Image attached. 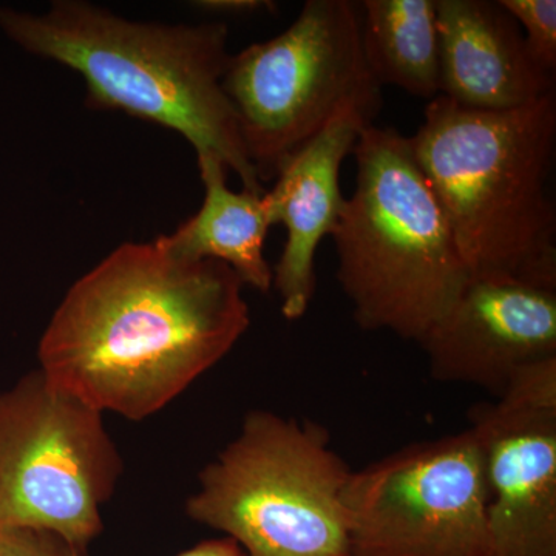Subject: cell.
I'll return each mask as SVG.
<instances>
[{
    "instance_id": "1",
    "label": "cell",
    "mask_w": 556,
    "mask_h": 556,
    "mask_svg": "<svg viewBox=\"0 0 556 556\" xmlns=\"http://www.w3.org/2000/svg\"><path fill=\"white\" fill-rule=\"evenodd\" d=\"M243 288L225 263L121 244L62 299L39 340V369L104 415L148 419L243 338Z\"/></svg>"
},
{
    "instance_id": "2",
    "label": "cell",
    "mask_w": 556,
    "mask_h": 556,
    "mask_svg": "<svg viewBox=\"0 0 556 556\" xmlns=\"http://www.w3.org/2000/svg\"><path fill=\"white\" fill-rule=\"evenodd\" d=\"M0 30L28 53L79 73L89 108L178 131L197 156H215L244 190L265 193L223 90L230 60L225 22H135L93 3L58 0L42 14L0 7Z\"/></svg>"
},
{
    "instance_id": "3",
    "label": "cell",
    "mask_w": 556,
    "mask_h": 556,
    "mask_svg": "<svg viewBox=\"0 0 556 556\" xmlns=\"http://www.w3.org/2000/svg\"><path fill=\"white\" fill-rule=\"evenodd\" d=\"M409 142L470 278L556 288L555 91L506 112L439 94Z\"/></svg>"
},
{
    "instance_id": "4",
    "label": "cell",
    "mask_w": 556,
    "mask_h": 556,
    "mask_svg": "<svg viewBox=\"0 0 556 556\" xmlns=\"http://www.w3.org/2000/svg\"><path fill=\"white\" fill-rule=\"evenodd\" d=\"M353 155L356 190L331 236L340 287L358 327L419 343L470 274L409 138L369 124Z\"/></svg>"
},
{
    "instance_id": "5",
    "label": "cell",
    "mask_w": 556,
    "mask_h": 556,
    "mask_svg": "<svg viewBox=\"0 0 556 556\" xmlns=\"http://www.w3.org/2000/svg\"><path fill=\"white\" fill-rule=\"evenodd\" d=\"M351 475L327 428L254 409L201 470L186 515L248 556H345Z\"/></svg>"
},
{
    "instance_id": "6",
    "label": "cell",
    "mask_w": 556,
    "mask_h": 556,
    "mask_svg": "<svg viewBox=\"0 0 556 556\" xmlns=\"http://www.w3.org/2000/svg\"><path fill=\"white\" fill-rule=\"evenodd\" d=\"M223 90L260 182L276 178L343 109L376 118L382 86L365 58L358 2L308 0L276 38L230 54Z\"/></svg>"
},
{
    "instance_id": "7",
    "label": "cell",
    "mask_w": 556,
    "mask_h": 556,
    "mask_svg": "<svg viewBox=\"0 0 556 556\" xmlns=\"http://www.w3.org/2000/svg\"><path fill=\"white\" fill-rule=\"evenodd\" d=\"M123 473L104 413L39 368L0 391V525L46 530L87 554Z\"/></svg>"
},
{
    "instance_id": "8",
    "label": "cell",
    "mask_w": 556,
    "mask_h": 556,
    "mask_svg": "<svg viewBox=\"0 0 556 556\" xmlns=\"http://www.w3.org/2000/svg\"><path fill=\"white\" fill-rule=\"evenodd\" d=\"M345 556H492L484 453L471 428L353 470Z\"/></svg>"
},
{
    "instance_id": "9",
    "label": "cell",
    "mask_w": 556,
    "mask_h": 556,
    "mask_svg": "<svg viewBox=\"0 0 556 556\" xmlns=\"http://www.w3.org/2000/svg\"><path fill=\"white\" fill-rule=\"evenodd\" d=\"M419 345L431 378L497 399L522 368L556 357V288L470 278Z\"/></svg>"
},
{
    "instance_id": "10",
    "label": "cell",
    "mask_w": 556,
    "mask_h": 556,
    "mask_svg": "<svg viewBox=\"0 0 556 556\" xmlns=\"http://www.w3.org/2000/svg\"><path fill=\"white\" fill-rule=\"evenodd\" d=\"M468 422L484 453L492 556H556V408L496 401Z\"/></svg>"
},
{
    "instance_id": "11",
    "label": "cell",
    "mask_w": 556,
    "mask_h": 556,
    "mask_svg": "<svg viewBox=\"0 0 556 556\" xmlns=\"http://www.w3.org/2000/svg\"><path fill=\"white\" fill-rule=\"evenodd\" d=\"M372 121L356 105L343 109L280 167L273 190L265 192L270 223L287 228L283 252L273 268V287L287 320H299L309 308L317 287L318 244L334 232L345 203L340 193L343 160Z\"/></svg>"
},
{
    "instance_id": "12",
    "label": "cell",
    "mask_w": 556,
    "mask_h": 556,
    "mask_svg": "<svg viewBox=\"0 0 556 556\" xmlns=\"http://www.w3.org/2000/svg\"><path fill=\"white\" fill-rule=\"evenodd\" d=\"M437 20L441 97L506 112L554 93V75L538 67L500 0H437Z\"/></svg>"
},
{
    "instance_id": "13",
    "label": "cell",
    "mask_w": 556,
    "mask_h": 556,
    "mask_svg": "<svg viewBox=\"0 0 556 556\" xmlns=\"http://www.w3.org/2000/svg\"><path fill=\"white\" fill-rule=\"evenodd\" d=\"M204 186L201 208L170 236L153 241L175 258L225 263L244 287L269 292L273 268L265 257V241L270 223L265 193L233 192L226 185L225 164L212 155H199Z\"/></svg>"
},
{
    "instance_id": "14",
    "label": "cell",
    "mask_w": 556,
    "mask_h": 556,
    "mask_svg": "<svg viewBox=\"0 0 556 556\" xmlns=\"http://www.w3.org/2000/svg\"><path fill=\"white\" fill-rule=\"evenodd\" d=\"M362 46L380 86L422 100L441 94L437 0L358 2Z\"/></svg>"
},
{
    "instance_id": "15",
    "label": "cell",
    "mask_w": 556,
    "mask_h": 556,
    "mask_svg": "<svg viewBox=\"0 0 556 556\" xmlns=\"http://www.w3.org/2000/svg\"><path fill=\"white\" fill-rule=\"evenodd\" d=\"M501 5L518 22L527 50L535 64L548 75L556 68L555 0H500Z\"/></svg>"
},
{
    "instance_id": "16",
    "label": "cell",
    "mask_w": 556,
    "mask_h": 556,
    "mask_svg": "<svg viewBox=\"0 0 556 556\" xmlns=\"http://www.w3.org/2000/svg\"><path fill=\"white\" fill-rule=\"evenodd\" d=\"M0 556H86V552L46 530L0 525Z\"/></svg>"
},
{
    "instance_id": "17",
    "label": "cell",
    "mask_w": 556,
    "mask_h": 556,
    "mask_svg": "<svg viewBox=\"0 0 556 556\" xmlns=\"http://www.w3.org/2000/svg\"><path fill=\"white\" fill-rule=\"evenodd\" d=\"M197 5L208 13L232 14V16L276 9V3L268 0H203V2H197Z\"/></svg>"
},
{
    "instance_id": "18",
    "label": "cell",
    "mask_w": 556,
    "mask_h": 556,
    "mask_svg": "<svg viewBox=\"0 0 556 556\" xmlns=\"http://www.w3.org/2000/svg\"><path fill=\"white\" fill-rule=\"evenodd\" d=\"M177 556H248L241 551L239 544L233 543L229 538L207 540L197 546L188 548Z\"/></svg>"
}]
</instances>
